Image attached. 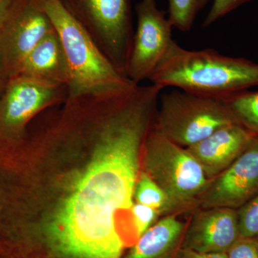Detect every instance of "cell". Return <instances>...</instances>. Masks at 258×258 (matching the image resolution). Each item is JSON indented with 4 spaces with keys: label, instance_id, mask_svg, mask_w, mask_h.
<instances>
[{
    "label": "cell",
    "instance_id": "cell-1",
    "mask_svg": "<svg viewBox=\"0 0 258 258\" xmlns=\"http://www.w3.org/2000/svg\"><path fill=\"white\" fill-rule=\"evenodd\" d=\"M159 96L147 86L101 97L83 120L91 161L47 225L64 258H121L118 217L132 213L139 160L154 128Z\"/></svg>",
    "mask_w": 258,
    "mask_h": 258
},
{
    "label": "cell",
    "instance_id": "cell-2",
    "mask_svg": "<svg viewBox=\"0 0 258 258\" xmlns=\"http://www.w3.org/2000/svg\"><path fill=\"white\" fill-rule=\"evenodd\" d=\"M149 80L163 88L222 99L258 86V63L213 49L186 50L173 41Z\"/></svg>",
    "mask_w": 258,
    "mask_h": 258
},
{
    "label": "cell",
    "instance_id": "cell-3",
    "mask_svg": "<svg viewBox=\"0 0 258 258\" xmlns=\"http://www.w3.org/2000/svg\"><path fill=\"white\" fill-rule=\"evenodd\" d=\"M40 2L63 47L69 71V96L100 94L137 85L115 67L60 0Z\"/></svg>",
    "mask_w": 258,
    "mask_h": 258
},
{
    "label": "cell",
    "instance_id": "cell-4",
    "mask_svg": "<svg viewBox=\"0 0 258 258\" xmlns=\"http://www.w3.org/2000/svg\"><path fill=\"white\" fill-rule=\"evenodd\" d=\"M142 153L145 160L144 171L167 198L166 215L196 209L199 199L210 180L187 149L153 128L147 136Z\"/></svg>",
    "mask_w": 258,
    "mask_h": 258
},
{
    "label": "cell",
    "instance_id": "cell-5",
    "mask_svg": "<svg viewBox=\"0 0 258 258\" xmlns=\"http://www.w3.org/2000/svg\"><path fill=\"white\" fill-rule=\"evenodd\" d=\"M233 123L237 122L222 99L177 89L160 95L154 128L188 148Z\"/></svg>",
    "mask_w": 258,
    "mask_h": 258
},
{
    "label": "cell",
    "instance_id": "cell-6",
    "mask_svg": "<svg viewBox=\"0 0 258 258\" xmlns=\"http://www.w3.org/2000/svg\"><path fill=\"white\" fill-rule=\"evenodd\" d=\"M60 1L115 67L127 76L134 34L131 0Z\"/></svg>",
    "mask_w": 258,
    "mask_h": 258
},
{
    "label": "cell",
    "instance_id": "cell-7",
    "mask_svg": "<svg viewBox=\"0 0 258 258\" xmlns=\"http://www.w3.org/2000/svg\"><path fill=\"white\" fill-rule=\"evenodd\" d=\"M54 30L40 0H13L0 23V62L8 81L18 76L27 56Z\"/></svg>",
    "mask_w": 258,
    "mask_h": 258
},
{
    "label": "cell",
    "instance_id": "cell-8",
    "mask_svg": "<svg viewBox=\"0 0 258 258\" xmlns=\"http://www.w3.org/2000/svg\"><path fill=\"white\" fill-rule=\"evenodd\" d=\"M68 98L67 86L15 76L8 81L0 97V135L20 137L25 125L37 113L64 103Z\"/></svg>",
    "mask_w": 258,
    "mask_h": 258
},
{
    "label": "cell",
    "instance_id": "cell-9",
    "mask_svg": "<svg viewBox=\"0 0 258 258\" xmlns=\"http://www.w3.org/2000/svg\"><path fill=\"white\" fill-rule=\"evenodd\" d=\"M137 26L134 32L126 75L139 84L149 79L170 47L172 29L156 0H140L135 7Z\"/></svg>",
    "mask_w": 258,
    "mask_h": 258
},
{
    "label": "cell",
    "instance_id": "cell-10",
    "mask_svg": "<svg viewBox=\"0 0 258 258\" xmlns=\"http://www.w3.org/2000/svg\"><path fill=\"white\" fill-rule=\"evenodd\" d=\"M258 194V137L250 142L230 166L210 180L197 208L237 210Z\"/></svg>",
    "mask_w": 258,
    "mask_h": 258
},
{
    "label": "cell",
    "instance_id": "cell-11",
    "mask_svg": "<svg viewBox=\"0 0 258 258\" xmlns=\"http://www.w3.org/2000/svg\"><path fill=\"white\" fill-rule=\"evenodd\" d=\"M240 238L237 210L196 208L186 222L181 247L203 253H227Z\"/></svg>",
    "mask_w": 258,
    "mask_h": 258
},
{
    "label": "cell",
    "instance_id": "cell-12",
    "mask_svg": "<svg viewBox=\"0 0 258 258\" xmlns=\"http://www.w3.org/2000/svg\"><path fill=\"white\" fill-rule=\"evenodd\" d=\"M254 134L238 123L218 129L191 147L188 152L211 180L225 171L240 155Z\"/></svg>",
    "mask_w": 258,
    "mask_h": 258
},
{
    "label": "cell",
    "instance_id": "cell-13",
    "mask_svg": "<svg viewBox=\"0 0 258 258\" xmlns=\"http://www.w3.org/2000/svg\"><path fill=\"white\" fill-rule=\"evenodd\" d=\"M18 76L68 86L69 67L63 47L55 30L42 39L27 56Z\"/></svg>",
    "mask_w": 258,
    "mask_h": 258
},
{
    "label": "cell",
    "instance_id": "cell-14",
    "mask_svg": "<svg viewBox=\"0 0 258 258\" xmlns=\"http://www.w3.org/2000/svg\"><path fill=\"white\" fill-rule=\"evenodd\" d=\"M179 215L161 217L132 245L124 258H176L186 227Z\"/></svg>",
    "mask_w": 258,
    "mask_h": 258
},
{
    "label": "cell",
    "instance_id": "cell-15",
    "mask_svg": "<svg viewBox=\"0 0 258 258\" xmlns=\"http://www.w3.org/2000/svg\"><path fill=\"white\" fill-rule=\"evenodd\" d=\"M222 100L237 123L258 137V91L245 90Z\"/></svg>",
    "mask_w": 258,
    "mask_h": 258
},
{
    "label": "cell",
    "instance_id": "cell-16",
    "mask_svg": "<svg viewBox=\"0 0 258 258\" xmlns=\"http://www.w3.org/2000/svg\"><path fill=\"white\" fill-rule=\"evenodd\" d=\"M136 203L143 204L159 210L161 217L166 216L168 200L165 193L145 171L139 175L134 191Z\"/></svg>",
    "mask_w": 258,
    "mask_h": 258
},
{
    "label": "cell",
    "instance_id": "cell-17",
    "mask_svg": "<svg viewBox=\"0 0 258 258\" xmlns=\"http://www.w3.org/2000/svg\"><path fill=\"white\" fill-rule=\"evenodd\" d=\"M210 0H168V19L173 28L188 32L195 19Z\"/></svg>",
    "mask_w": 258,
    "mask_h": 258
},
{
    "label": "cell",
    "instance_id": "cell-18",
    "mask_svg": "<svg viewBox=\"0 0 258 258\" xmlns=\"http://www.w3.org/2000/svg\"><path fill=\"white\" fill-rule=\"evenodd\" d=\"M237 211L240 237L258 238V194Z\"/></svg>",
    "mask_w": 258,
    "mask_h": 258
},
{
    "label": "cell",
    "instance_id": "cell-19",
    "mask_svg": "<svg viewBox=\"0 0 258 258\" xmlns=\"http://www.w3.org/2000/svg\"><path fill=\"white\" fill-rule=\"evenodd\" d=\"M159 217H161L159 210L143 204L134 203L132 208V224L137 240L159 220Z\"/></svg>",
    "mask_w": 258,
    "mask_h": 258
},
{
    "label": "cell",
    "instance_id": "cell-20",
    "mask_svg": "<svg viewBox=\"0 0 258 258\" xmlns=\"http://www.w3.org/2000/svg\"><path fill=\"white\" fill-rule=\"evenodd\" d=\"M252 0H213L211 8L203 22V28H208L239 7Z\"/></svg>",
    "mask_w": 258,
    "mask_h": 258
},
{
    "label": "cell",
    "instance_id": "cell-21",
    "mask_svg": "<svg viewBox=\"0 0 258 258\" xmlns=\"http://www.w3.org/2000/svg\"><path fill=\"white\" fill-rule=\"evenodd\" d=\"M227 258H258V238L240 237L227 252Z\"/></svg>",
    "mask_w": 258,
    "mask_h": 258
},
{
    "label": "cell",
    "instance_id": "cell-22",
    "mask_svg": "<svg viewBox=\"0 0 258 258\" xmlns=\"http://www.w3.org/2000/svg\"><path fill=\"white\" fill-rule=\"evenodd\" d=\"M176 258H227V253H203L181 247Z\"/></svg>",
    "mask_w": 258,
    "mask_h": 258
},
{
    "label": "cell",
    "instance_id": "cell-23",
    "mask_svg": "<svg viewBox=\"0 0 258 258\" xmlns=\"http://www.w3.org/2000/svg\"><path fill=\"white\" fill-rule=\"evenodd\" d=\"M13 0H0V23L6 14Z\"/></svg>",
    "mask_w": 258,
    "mask_h": 258
},
{
    "label": "cell",
    "instance_id": "cell-24",
    "mask_svg": "<svg viewBox=\"0 0 258 258\" xmlns=\"http://www.w3.org/2000/svg\"><path fill=\"white\" fill-rule=\"evenodd\" d=\"M8 83V80H7L4 73H3L1 62H0V97H1L3 93H4L5 88H6Z\"/></svg>",
    "mask_w": 258,
    "mask_h": 258
}]
</instances>
